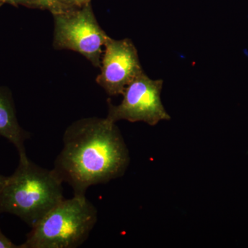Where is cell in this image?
Segmentation results:
<instances>
[{"mask_svg": "<svg viewBox=\"0 0 248 248\" xmlns=\"http://www.w3.org/2000/svg\"><path fill=\"white\" fill-rule=\"evenodd\" d=\"M63 143L52 170L74 195L86 196L91 186L121 177L128 167V148L115 123L107 118L76 121L65 130Z\"/></svg>", "mask_w": 248, "mask_h": 248, "instance_id": "1", "label": "cell"}, {"mask_svg": "<svg viewBox=\"0 0 248 248\" xmlns=\"http://www.w3.org/2000/svg\"><path fill=\"white\" fill-rule=\"evenodd\" d=\"M62 185L53 170L19 161L0 190V213L16 215L32 228L64 200Z\"/></svg>", "mask_w": 248, "mask_h": 248, "instance_id": "2", "label": "cell"}, {"mask_svg": "<svg viewBox=\"0 0 248 248\" xmlns=\"http://www.w3.org/2000/svg\"><path fill=\"white\" fill-rule=\"evenodd\" d=\"M97 221V208L86 196L74 195L54 207L32 227L19 248H76Z\"/></svg>", "mask_w": 248, "mask_h": 248, "instance_id": "3", "label": "cell"}, {"mask_svg": "<svg viewBox=\"0 0 248 248\" xmlns=\"http://www.w3.org/2000/svg\"><path fill=\"white\" fill-rule=\"evenodd\" d=\"M54 46L78 52L94 66H101L102 46L109 38L89 4L77 11L54 14Z\"/></svg>", "mask_w": 248, "mask_h": 248, "instance_id": "4", "label": "cell"}, {"mask_svg": "<svg viewBox=\"0 0 248 248\" xmlns=\"http://www.w3.org/2000/svg\"><path fill=\"white\" fill-rule=\"evenodd\" d=\"M163 83L162 79H152L143 72L127 86L120 105L108 103L107 118L114 123L127 120L143 122L151 125H156L160 121L170 120L161 102Z\"/></svg>", "mask_w": 248, "mask_h": 248, "instance_id": "5", "label": "cell"}, {"mask_svg": "<svg viewBox=\"0 0 248 248\" xmlns=\"http://www.w3.org/2000/svg\"><path fill=\"white\" fill-rule=\"evenodd\" d=\"M101 62L97 84L110 96L123 94L132 82L143 73L136 47L129 39L116 40L109 37Z\"/></svg>", "mask_w": 248, "mask_h": 248, "instance_id": "6", "label": "cell"}, {"mask_svg": "<svg viewBox=\"0 0 248 248\" xmlns=\"http://www.w3.org/2000/svg\"><path fill=\"white\" fill-rule=\"evenodd\" d=\"M0 137L11 142L17 148L19 161L29 160L24 141L30 135L24 131L18 123L16 111L11 98L0 91Z\"/></svg>", "mask_w": 248, "mask_h": 248, "instance_id": "7", "label": "cell"}, {"mask_svg": "<svg viewBox=\"0 0 248 248\" xmlns=\"http://www.w3.org/2000/svg\"><path fill=\"white\" fill-rule=\"evenodd\" d=\"M38 3L43 7L48 8L53 11L54 14L64 11L56 0H38Z\"/></svg>", "mask_w": 248, "mask_h": 248, "instance_id": "8", "label": "cell"}, {"mask_svg": "<svg viewBox=\"0 0 248 248\" xmlns=\"http://www.w3.org/2000/svg\"><path fill=\"white\" fill-rule=\"evenodd\" d=\"M0 248H19V246L13 244L0 231Z\"/></svg>", "mask_w": 248, "mask_h": 248, "instance_id": "9", "label": "cell"}, {"mask_svg": "<svg viewBox=\"0 0 248 248\" xmlns=\"http://www.w3.org/2000/svg\"><path fill=\"white\" fill-rule=\"evenodd\" d=\"M6 177H4V176L0 174V190H1L2 186L4 185L5 180H6Z\"/></svg>", "mask_w": 248, "mask_h": 248, "instance_id": "10", "label": "cell"}, {"mask_svg": "<svg viewBox=\"0 0 248 248\" xmlns=\"http://www.w3.org/2000/svg\"><path fill=\"white\" fill-rule=\"evenodd\" d=\"M71 3H76L78 4H82L86 2L87 0H70Z\"/></svg>", "mask_w": 248, "mask_h": 248, "instance_id": "11", "label": "cell"}, {"mask_svg": "<svg viewBox=\"0 0 248 248\" xmlns=\"http://www.w3.org/2000/svg\"><path fill=\"white\" fill-rule=\"evenodd\" d=\"M57 2L60 5V3H71L70 0H56Z\"/></svg>", "mask_w": 248, "mask_h": 248, "instance_id": "12", "label": "cell"}]
</instances>
